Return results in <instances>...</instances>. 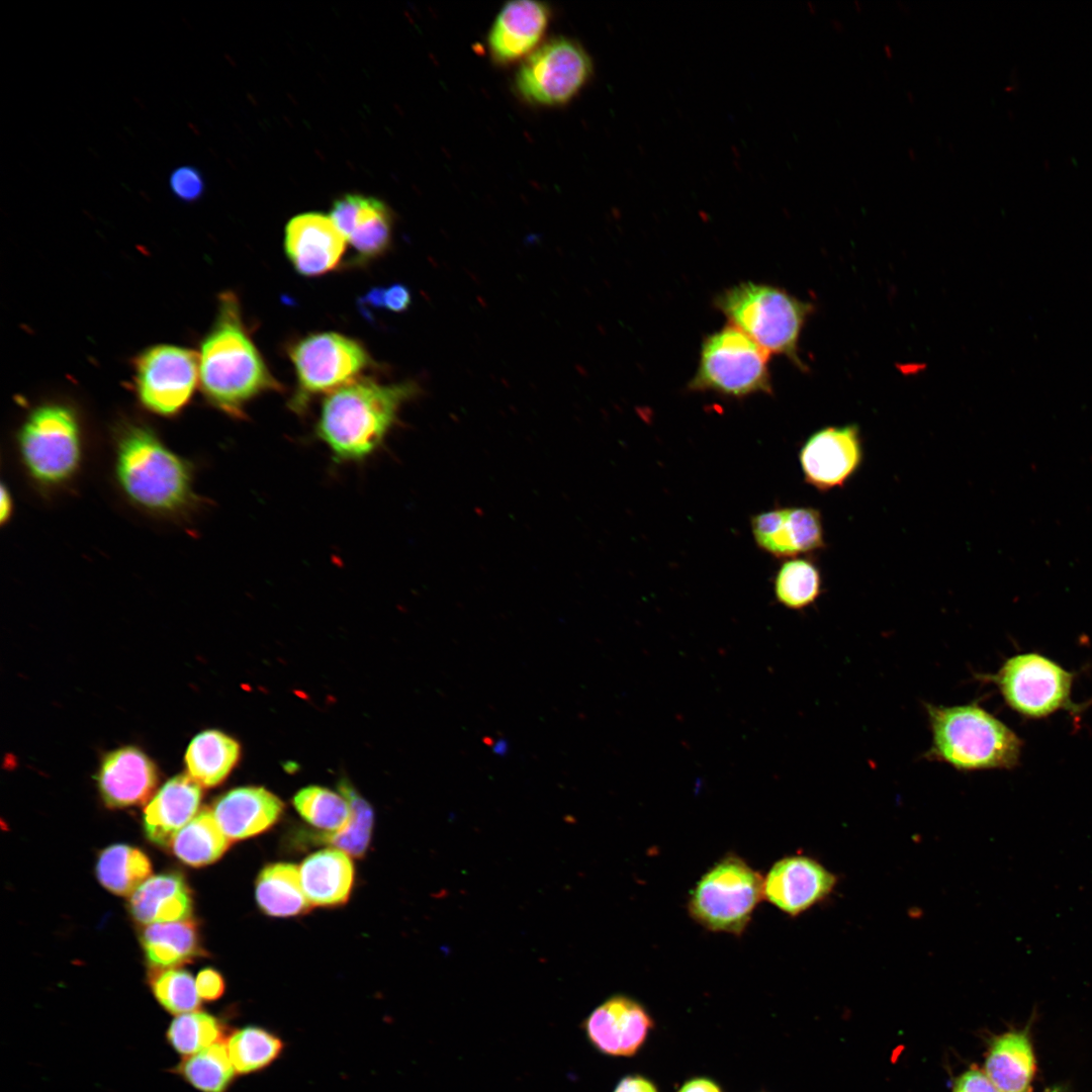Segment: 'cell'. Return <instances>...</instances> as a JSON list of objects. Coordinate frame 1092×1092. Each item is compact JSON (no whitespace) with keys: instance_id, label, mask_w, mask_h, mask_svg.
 I'll return each instance as SVG.
<instances>
[{"instance_id":"cell-1","label":"cell","mask_w":1092,"mask_h":1092,"mask_svg":"<svg viewBox=\"0 0 1092 1092\" xmlns=\"http://www.w3.org/2000/svg\"><path fill=\"white\" fill-rule=\"evenodd\" d=\"M198 360L204 396L233 417H242L244 407L263 392L281 389L255 346L233 292L220 295L216 318Z\"/></svg>"},{"instance_id":"cell-2","label":"cell","mask_w":1092,"mask_h":1092,"mask_svg":"<svg viewBox=\"0 0 1092 1092\" xmlns=\"http://www.w3.org/2000/svg\"><path fill=\"white\" fill-rule=\"evenodd\" d=\"M412 381L383 384L361 376L327 394L316 437L337 463L360 462L383 444L401 405L419 393Z\"/></svg>"},{"instance_id":"cell-3","label":"cell","mask_w":1092,"mask_h":1092,"mask_svg":"<svg viewBox=\"0 0 1092 1092\" xmlns=\"http://www.w3.org/2000/svg\"><path fill=\"white\" fill-rule=\"evenodd\" d=\"M932 740L926 757L962 771L1012 768L1019 760L1020 738L977 704L925 705Z\"/></svg>"},{"instance_id":"cell-4","label":"cell","mask_w":1092,"mask_h":1092,"mask_svg":"<svg viewBox=\"0 0 1092 1092\" xmlns=\"http://www.w3.org/2000/svg\"><path fill=\"white\" fill-rule=\"evenodd\" d=\"M115 472L125 495L154 513H177L193 497L188 463L145 427L129 426L121 432Z\"/></svg>"},{"instance_id":"cell-5","label":"cell","mask_w":1092,"mask_h":1092,"mask_svg":"<svg viewBox=\"0 0 1092 1092\" xmlns=\"http://www.w3.org/2000/svg\"><path fill=\"white\" fill-rule=\"evenodd\" d=\"M714 307L769 355L787 357L806 369L799 356V340L814 305L784 288L744 281L719 292Z\"/></svg>"},{"instance_id":"cell-6","label":"cell","mask_w":1092,"mask_h":1092,"mask_svg":"<svg viewBox=\"0 0 1092 1092\" xmlns=\"http://www.w3.org/2000/svg\"><path fill=\"white\" fill-rule=\"evenodd\" d=\"M688 389L733 399L771 394L769 354L740 330L727 325L703 339L698 367Z\"/></svg>"},{"instance_id":"cell-7","label":"cell","mask_w":1092,"mask_h":1092,"mask_svg":"<svg viewBox=\"0 0 1092 1092\" xmlns=\"http://www.w3.org/2000/svg\"><path fill=\"white\" fill-rule=\"evenodd\" d=\"M763 897V878L743 858L727 853L690 893V916L714 932L740 935Z\"/></svg>"},{"instance_id":"cell-8","label":"cell","mask_w":1092,"mask_h":1092,"mask_svg":"<svg viewBox=\"0 0 1092 1092\" xmlns=\"http://www.w3.org/2000/svg\"><path fill=\"white\" fill-rule=\"evenodd\" d=\"M18 449L27 472L39 483L61 484L77 471L81 432L74 412L49 403L34 408L18 433Z\"/></svg>"},{"instance_id":"cell-9","label":"cell","mask_w":1092,"mask_h":1092,"mask_svg":"<svg viewBox=\"0 0 1092 1092\" xmlns=\"http://www.w3.org/2000/svg\"><path fill=\"white\" fill-rule=\"evenodd\" d=\"M297 389L291 407L303 412L311 397L329 394L362 376L371 365L366 349L342 334H310L289 348Z\"/></svg>"},{"instance_id":"cell-10","label":"cell","mask_w":1092,"mask_h":1092,"mask_svg":"<svg viewBox=\"0 0 1092 1092\" xmlns=\"http://www.w3.org/2000/svg\"><path fill=\"white\" fill-rule=\"evenodd\" d=\"M593 72L588 54L576 41L558 37L531 53L516 76L519 93L540 105L569 101Z\"/></svg>"},{"instance_id":"cell-11","label":"cell","mask_w":1092,"mask_h":1092,"mask_svg":"<svg viewBox=\"0 0 1092 1092\" xmlns=\"http://www.w3.org/2000/svg\"><path fill=\"white\" fill-rule=\"evenodd\" d=\"M199 382L198 355L192 350L158 345L141 353L134 362V385L140 402L160 416L179 413Z\"/></svg>"},{"instance_id":"cell-12","label":"cell","mask_w":1092,"mask_h":1092,"mask_svg":"<svg viewBox=\"0 0 1092 1092\" xmlns=\"http://www.w3.org/2000/svg\"><path fill=\"white\" fill-rule=\"evenodd\" d=\"M991 679L1008 706L1028 717H1044L1071 704L1073 673L1039 654L1007 659Z\"/></svg>"},{"instance_id":"cell-13","label":"cell","mask_w":1092,"mask_h":1092,"mask_svg":"<svg viewBox=\"0 0 1092 1092\" xmlns=\"http://www.w3.org/2000/svg\"><path fill=\"white\" fill-rule=\"evenodd\" d=\"M799 460L805 481L816 489L843 486L862 460L858 427L828 426L814 432L804 442Z\"/></svg>"},{"instance_id":"cell-14","label":"cell","mask_w":1092,"mask_h":1092,"mask_svg":"<svg viewBox=\"0 0 1092 1092\" xmlns=\"http://www.w3.org/2000/svg\"><path fill=\"white\" fill-rule=\"evenodd\" d=\"M837 877L815 858L789 855L777 860L763 878V897L795 917L825 900Z\"/></svg>"},{"instance_id":"cell-15","label":"cell","mask_w":1092,"mask_h":1092,"mask_svg":"<svg viewBox=\"0 0 1092 1092\" xmlns=\"http://www.w3.org/2000/svg\"><path fill=\"white\" fill-rule=\"evenodd\" d=\"M654 1020L635 999L615 995L599 1005L583 1022L590 1043L613 1057H632L645 1044Z\"/></svg>"},{"instance_id":"cell-16","label":"cell","mask_w":1092,"mask_h":1092,"mask_svg":"<svg viewBox=\"0 0 1092 1092\" xmlns=\"http://www.w3.org/2000/svg\"><path fill=\"white\" fill-rule=\"evenodd\" d=\"M757 547L776 558H794L825 547L822 517L810 507L774 508L750 519Z\"/></svg>"},{"instance_id":"cell-17","label":"cell","mask_w":1092,"mask_h":1092,"mask_svg":"<svg viewBox=\"0 0 1092 1092\" xmlns=\"http://www.w3.org/2000/svg\"><path fill=\"white\" fill-rule=\"evenodd\" d=\"M346 243L331 217L318 212L298 214L285 228V253L295 270L304 276L323 275L336 268Z\"/></svg>"},{"instance_id":"cell-18","label":"cell","mask_w":1092,"mask_h":1092,"mask_svg":"<svg viewBox=\"0 0 1092 1092\" xmlns=\"http://www.w3.org/2000/svg\"><path fill=\"white\" fill-rule=\"evenodd\" d=\"M330 217L363 260L382 255L390 245V210L374 197L346 194L334 201Z\"/></svg>"},{"instance_id":"cell-19","label":"cell","mask_w":1092,"mask_h":1092,"mask_svg":"<svg viewBox=\"0 0 1092 1092\" xmlns=\"http://www.w3.org/2000/svg\"><path fill=\"white\" fill-rule=\"evenodd\" d=\"M98 787L105 804L122 808L146 802L158 782L150 758L134 747L109 753L98 772Z\"/></svg>"},{"instance_id":"cell-20","label":"cell","mask_w":1092,"mask_h":1092,"mask_svg":"<svg viewBox=\"0 0 1092 1092\" xmlns=\"http://www.w3.org/2000/svg\"><path fill=\"white\" fill-rule=\"evenodd\" d=\"M548 20L549 9L542 2H508L488 34L491 56L498 63H509L529 54L538 44Z\"/></svg>"},{"instance_id":"cell-21","label":"cell","mask_w":1092,"mask_h":1092,"mask_svg":"<svg viewBox=\"0 0 1092 1092\" xmlns=\"http://www.w3.org/2000/svg\"><path fill=\"white\" fill-rule=\"evenodd\" d=\"M281 800L260 787L234 789L215 803L212 814L225 836L240 840L264 832L280 817Z\"/></svg>"},{"instance_id":"cell-22","label":"cell","mask_w":1092,"mask_h":1092,"mask_svg":"<svg viewBox=\"0 0 1092 1092\" xmlns=\"http://www.w3.org/2000/svg\"><path fill=\"white\" fill-rule=\"evenodd\" d=\"M200 800V786L189 775L169 780L144 811L147 838L159 846H169L176 834L194 818Z\"/></svg>"},{"instance_id":"cell-23","label":"cell","mask_w":1092,"mask_h":1092,"mask_svg":"<svg viewBox=\"0 0 1092 1092\" xmlns=\"http://www.w3.org/2000/svg\"><path fill=\"white\" fill-rule=\"evenodd\" d=\"M129 910L142 924L189 919L192 899L184 878L177 873L150 877L130 896Z\"/></svg>"},{"instance_id":"cell-24","label":"cell","mask_w":1092,"mask_h":1092,"mask_svg":"<svg viewBox=\"0 0 1092 1092\" xmlns=\"http://www.w3.org/2000/svg\"><path fill=\"white\" fill-rule=\"evenodd\" d=\"M299 874L311 906H336L348 900L354 867L345 851L335 847L316 851L302 861Z\"/></svg>"},{"instance_id":"cell-25","label":"cell","mask_w":1092,"mask_h":1092,"mask_svg":"<svg viewBox=\"0 0 1092 1092\" xmlns=\"http://www.w3.org/2000/svg\"><path fill=\"white\" fill-rule=\"evenodd\" d=\"M1034 1071V1056L1026 1033L1007 1032L993 1040L984 1072L1001 1092H1030Z\"/></svg>"},{"instance_id":"cell-26","label":"cell","mask_w":1092,"mask_h":1092,"mask_svg":"<svg viewBox=\"0 0 1092 1092\" xmlns=\"http://www.w3.org/2000/svg\"><path fill=\"white\" fill-rule=\"evenodd\" d=\"M141 942L148 965L154 970H167L201 956L202 949L195 924L189 920L147 925Z\"/></svg>"},{"instance_id":"cell-27","label":"cell","mask_w":1092,"mask_h":1092,"mask_svg":"<svg viewBox=\"0 0 1092 1092\" xmlns=\"http://www.w3.org/2000/svg\"><path fill=\"white\" fill-rule=\"evenodd\" d=\"M255 894L261 910L271 916H294L311 906L301 885L299 869L292 863L264 868L256 881Z\"/></svg>"},{"instance_id":"cell-28","label":"cell","mask_w":1092,"mask_h":1092,"mask_svg":"<svg viewBox=\"0 0 1092 1092\" xmlns=\"http://www.w3.org/2000/svg\"><path fill=\"white\" fill-rule=\"evenodd\" d=\"M240 756L238 742L217 730H206L190 742L185 761L189 776L202 787L220 784Z\"/></svg>"},{"instance_id":"cell-29","label":"cell","mask_w":1092,"mask_h":1092,"mask_svg":"<svg viewBox=\"0 0 1092 1092\" xmlns=\"http://www.w3.org/2000/svg\"><path fill=\"white\" fill-rule=\"evenodd\" d=\"M230 842L212 811L203 810L176 834L171 846L174 854L184 863L202 867L217 860L229 848Z\"/></svg>"},{"instance_id":"cell-30","label":"cell","mask_w":1092,"mask_h":1092,"mask_svg":"<svg viewBox=\"0 0 1092 1092\" xmlns=\"http://www.w3.org/2000/svg\"><path fill=\"white\" fill-rule=\"evenodd\" d=\"M152 874L149 857L127 844H113L99 854L96 875L104 888L119 896H131Z\"/></svg>"},{"instance_id":"cell-31","label":"cell","mask_w":1092,"mask_h":1092,"mask_svg":"<svg viewBox=\"0 0 1092 1092\" xmlns=\"http://www.w3.org/2000/svg\"><path fill=\"white\" fill-rule=\"evenodd\" d=\"M821 592L820 570L808 558L794 557L785 560L774 579L777 601L791 610H802L811 606Z\"/></svg>"},{"instance_id":"cell-32","label":"cell","mask_w":1092,"mask_h":1092,"mask_svg":"<svg viewBox=\"0 0 1092 1092\" xmlns=\"http://www.w3.org/2000/svg\"><path fill=\"white\" fill-rule=\"evenodd\" d=\"M175 1071L201 1092H225L235 1076L229 1051L218 1041L186 1057Z\"/></svg>"},{"instance_id":"cell-33","label":"cell","mask_w":1092,"mask_h":1092,"mask_svg":"<svg viewBox=\"0 0 1092 1092\" xmlns=\"http://www.w3.org/2000/svg\"><path fill=\"white\" fill-rule=\"evenodd\" d=\"M293 805L306 822L326 833L341 831L351 818L348 800L318 786L301 789L294 796Z\"/></svg>"},{"instance_id":"cell-34","label":"cell","mask_w":1092,"mask_h":1092,"mask_svg":"<svg viewBox=\"0 0 1092 1092\" xmlns=\"http://www.w3.org/2000/svg\"><path fill=\"white\" fill-rule=\"evenodd\" d=\"M339 790L350 804L351 818L344 829L334 833H324L320 841L331 844L349 855L360 857L365 853L370 841L373 811L367 801L347 782H342Z\"/></svg>"},{"instance_id":"cell-35","label":"cell","mask_w":1092,"mask_h":1092,"mask_svg":"<svg viewBox=\"0 0 1092 1092\" xmlns=\"http://www.w3.org/2000/svg\"><path fill=\"white\" fill-rule=\"evenodd\" d=\"M282 1041L269 1031L248 1026L235 1032L228 1042L230 1059L235 1070L248 1074L273 1062L281 1053Z\"/></svg>"},{"instance_id":"cell-36","label":"cell","mask_w":1092,"mask_h":1092,"mask_svg":"<svg viewBox=\"0 0 1092 1092\" xmlns=\"http://www.w3.org/2000/svg\"><path fill=\"white\" fill-rule=\"evenodd\" d=\"M166 1035L177 1053L188 1057L217 1042L221 1036V1026L208 1013H184L173 1019Z\"/></svg>"},{"instance_id":"cell-37","label":"cell","mask_w":1092,"mask_h":1092,"mask_svg":"<svg viewBox=\"0 0 1092 1092\" xmlns=\"http://www.w3.org/2000/svg\"><path fill=\"white\" fill-rule=\"evenodd\" d=\"M155 998L161 1006L172 1014H184L200 1007L192 975L180 969H167L155 973L151 979Z\"/></svg>"},{"instance_id":"cell-38","label":"cell","mask_w":1092,"mask_h":1092,"mask_svg":"<svg viewBox=\"0 0 1092 1092\" xmlns=\"http://www.w3.org/2000/svg\"><path fill=\"white\" fill-rule=\"evenodd\" d=\"M363 305L371 308H386L393 312L404 311L412 303L410 289L400 283L388 287H374L362 298Z\"/></svg>"},{"instance_id":"cell-39","label":"cell","mask_w":1092,"mask_h":1092,"mask_svg":"<svg viewBox=\"0 0 1092 1092\" xmlns=\"http://www.w3.org/2000/svg\"><path fill=\"white\" fill-rule=\"evenodd\" d=\"M169 185L172 193L186 202L197 200L204 191L203 177L192 166H180L173 170L170 174Z\"/></svg>"},{"instance_id":"cell-40","label":"cell","mask_w":1092,"mask_h":1092,"mask_svg":"<svg viewBox=\"0 0 1092 1092\" xmlns=\"http://www.w3.org/2000/svg\"><path fill=\"white\" fill-rule=\"evenodd\" d=\"M197 993L206 1001L218 999L224 991V981L221 975L211 969L201 970L195 979Z\"/></svg>"},{"instance_id":"cell-41","label":"cell","mask_w":1092,"mask_h":1092,"mask_svg":"<svg viewBox=\"0 0 1092 1092\" xmlns=\"http://www.w3.org/2000/svg\"><path fill=\"white\" fill-rule=\"evenodd\" d=\"M953 1092H1001L985 1072L971 1069L956 1082Z\"/></svg>"},{"instance_id":"cell-42","label":"cell","mask_w":1092,"mask_h":1092,"mask_svg":"<svg viewBox=\"0 0 1092 1092\" xmlns=\"http://www.w3.org/2000/svg\"><path fill=\"white\" fill-rule=\"evenodd\" d=\"M613 1092H659L656 1085L642 1075H628L622 1078Z\"/></svg>"},{"instance_id":"cell-43","label":"cell","mask_w":1092,"mask_h":1092,"mask_svg":"<svg viewBox=\"0 0 1092 1092\" xmlns=\"http://www.w3.org/2000/svg\"><path fill=\"white\" fill-rule=\"evenodd\" d=\"M677 1092H724L721 1086L708 1077H693L687 1080Z\"/></svg>"},{"instance_id":"cell-44","label":"cell","mask_w":1092,"mask_h":1092,"mask_svg":"<svg viewBox=\"0 0 1092 1092\" xmlns=\"http://www.w3.org/2000/svg\"><path fill=\"white\" fill-rule=\"evenodd\" d=\"M0 520L4 523L10 518L12 512V499L9 491L3 484L1 487V506H0Z\"/></svg>"},{"instance_id":"cell-45","label":"cell","mask_w":1092,"mask_h":1092,"mask_svg":"<svg viewBox=\"0 0 1092 1092\" xmlns=\"http://www.w3.org/2000/svg\"><path fill=\"white\" fill-rule=\"evenodd\" d=\"M831 23H832V26H833V28L835 30H837V31H843L844 30L843 23L839 19L833 18L831 20Z\"/></svg>"},{"instance_id":"cell-46","label":"cell","mask_w":1092,"mask_h":1092,"mask_svg":"<svg viewBox=\"0 0 1092 1092\" xmlns=\"http://www.w3.org/2000/svg\"><path fill=\"white\" fill-rule=\"evenodd\" d=\"M883 48H884V53L887 56V58L891 59L893 57V50H892L891 46L888 44V43H885Z\"/></svg>"},{"instance_id":"cell-47","label":"cell","mask_w":1092,"mask_h":1092,"mask_svg":"<svg viewBox=\"0 0 1092 1092\" xmlns=\"http://www.w3.org/2000/svg\"><path fill=\"white\" fill-rule=\"evenodd\" d=\"M907 153H908V157H909V158H910V159H911L912 161H915V160L917 159V155H916V152H915V150H914V149H912V148H909V149L907 150Z\"/></svg>"},{"instance_id":"cell-48","label":"cell","mask_w":1092,"mask_h":1092,"mask_svg":"<svg viewBox=\"0 0 1092 1092\" xmlns=\"http://www.w3.org/2000/svg\"><path fill=\"white\" fill-rule=\"evenodd\" d=\"M897 5L899 7H901L900 9H902L904 12H907V13L909 12V8H908V6L906 4H904V3L900 2V1H897Z\"/></svg>"},{"instance_id":"cell-49","label":"cell","mask_w":1092,"mask_h":1092,"mask_svg":"<svg viewBox=\"0 0 1092 1092\" xmlns=\"http://www.w3.org/2000/svg\"><path fill=\"white\" fill-rule=\"evenodd\" d=\"M906 95H907V99H908V101L910 103H913L915 101L914 94L911 91H907Z\"/></svg>"},{"instance_id":"cell-50","label":"cell","mask_w":1092,"mask_h":1092,"mask_svg":"<svg viewBox=\"0 0 1092 1092\" xmlns=\"http://www.w3.org/2000/svg\"><path fill=\"white\" fill-rule=\"evenodd\" d=\"M853 3H854V6H855L856 10L860 11V9H861L860 2L858 0H854Z\"/></svg>"},{"instance_id":"cell-51","label":"cell","mask_w":1092,"mask_h":1092,"mask_svg":"<svg viewBox=\"0 0 1092 1092\" xmlns=\"http://www.w3.org/2000/svg\"><path fill=\"white\" fill-rule=\"evenodd\" d=\"M1048 1092H1060V1091H1058V1090H1052V1091H1048Z\"/></svg>"}]
</instances>
